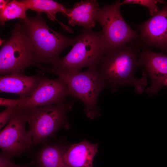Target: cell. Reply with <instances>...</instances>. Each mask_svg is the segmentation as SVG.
Listing matches in <instances>:
<instances>
[{"label": "cell", "instance_id": "obj_10", "mask_svg": "<svg viewBox=\"0 0 167 167\" xmlns=\"http://www.w3.org/2000/svg\"><path fill=\"white\" fill-rule=\"evenodd\" d=\"M164 4L156 14L139 25L137 39L143 45L167 54V2Z\"/></svg>", "mask_w": 167, "mask_h": 167}, {"label": "cell", "instance_id": "obj_21", "mask_svg": "<svg viewBox=\"0 0 167 167\" xmlns=\"http://www.w3.org/2000/svg\"><path fill=\"white\" fill-rule=\"evenodd\" d=\"M15 110L14 106H9L0 113V130L10 121Z\"/></svg>", "mask_w": 167, "mask_h": 167}, {"label": "cell", "instance_id": "obj_16", "mask_svg": "<svg viewBox=\"0 0 167 167\" xmlns=\"http://www.w3.org/2000/svg\"><path fill=\"white\" fill-rule=\"evenodd\" d=\"M27 9L36 11L37 14L45 13L52 21L57 20L56 14L61 13L64 16L67 9L62 4L52 0H22ZM58 21V20H57Z\"/></svg>", "mask_w": 167, "mask_h": 167}, {"label": "cell", "instance_id": "obj_3", "mask_svg": "<svg viewBox=\"0 0 167 167\" xmlns=\"http://www.w3.org/2000/svg\"><path fill=\"white\" fill-rule=\"evenodd\" d=\"M32 41L35 62L41 69V64L51 65L59 58L65 48L73 46L79 38V35L70 38L50 28L41 14L33 17L27 15L20 20Z\"/></svg>", "mask_w": 167, "mask_h": 167}, {"label": "cell", "instance_id": "obj_9", "mask_svg": "<svg viewBox=\"0 0 167 167\" xmlns=\"http://www.w3.org/2000/svg\"><path fill=\"white\" fill-rule=\"evenodd\" d=\"M27 122L22 110H15L9 123L0 133L2 151L13 157L30 152L35 146L25 126Z\"/></svg>", "mask_w": 167, "mask_h": 167}, {"label": "cell", "instance_id": "obj_13", "mask_svg": "<svg viewBox=\"0 0 167 167\" xmlns=\"http://www.w3.org/2000/svg\"><path fill=\"white\" fill-rule=\"evenodd\" d=\"M99 9V3L96 0L82 1L68 8L65 16L68 18L70 25H78L90 29L96 24V17Z\"/></svg>", "mask_w": 167, "mask_h": 167}, {"label": "cell", "instance_id": "obj_18", "mask_svg": "<svg viewBox=\"0 0 167 167\" xmlns=\"http://www.w3.org/2000/svg\"><path fill=\"white\" fill-rule=\"evenodd\" d=\"M165 2L164 0H125L122 2V4H137L144 6L148 8L150 15L152 16L160 10L157 4H164Z\"/></svg>", "mask_w": 167, "mask_h": 167}, {"label": "cell", "instance_id": "obj_8", "mask_svg": "<svg viewBox=\"0 0 167 167\" xmlns=\"http://www.w3.org/2000/svg\"><path fill=\"white\" fill-rule=\"evenodd\" d=\"M68 96L66 85L60 78L51 79L42 75L39 84L32 95L24 99L1 97L0 105L23 109L58 104L66 102Z\"/></svg>", "mask_w": 167, "mask_h": 167}, {"label": "cell", "instance_id": "obj_22", "mask_svg": "<svg viewBox=\"0 0 167 167\" xmlns=\"http://www.w3.org/2000/svg\"><path fill=\"white\" fill-rule=\"evenodd\" d=\"M9 0H0V10L3 8L10 1Z\"/></svg>", "mask_w": 167, "mask_h": 167}, {"label": "cell", "instance_id": "obj_15", "mask_svg": "<svg viewBox=\"0 0 167 167\" xmlns=\"http://www.w3.org/2000/svg\"><path fill=\"white\" fill-rule=\"evenodd\" d=\"M36 153L34 158L35 167H68L64 163L63 157L68 146L59 142H46Z\"/></svg>", "mask_w": 167, "mask_h": 167}, {"label": "cell", "instance_id": "obj_14", "mask_svg": "<svg viewBox=\"0 0 167 167\" xmlns=\"http://www.w3.org/2000/svg\"><path fill=\"white\" fill-rule=\"evenodd\" d=\"M138 64L151 81L167 77L166 54L143 49L139 54Z\"/></svg>", "mask_w": 167, "mask_h": 167}, {"label": "cell", "instance_id": "obj_6", "mask_svg": "<svg viewBox=\"0 0 167 167\" xmlns=\"http://www.w3.org/2000/svg\"><path fill=\"white\" fill-rule=\"evenodd\" d=\"M65 82L68 96L80 100L84 105L86 116L93 119L101 115L97 105L98 96L107 87L95 66L86 71L58 76Z\"/></svg>", "mask_w": 167, "mask_h": 167}, {"label": "cell", "instance_id": "obj_1", "mask_svg": "<svg viewBox=\"0 0 167 167\" xmlns=\"http://www.w3.org/2000/svg\"><path fill=\"white\" fill-rule=\"evenodd\" d=\"M139 50L133 41L104 55L95 66L107 86L113 92L124 86H133L139 94L142 93L147 84V75L144 71L139 79L134 75L139 66Z\"/></svg>", "mask_w": 167, "mask_h": 167}, {"label": "cell", "instance_id": "obj_2", "mask_svg": "<svg viewBox=\"0 0 167 167\" xmlns=\"http://www.w3.org/2000/svg\"><path fill=\"white\" fill-rule=\"evenodd\" d=\"M79 35L78 39L66 56L59 58L50 67H44L42 71L58 76L96 66L107 52L102 30L84 29Z\"/></svg>", "mask_w": 167, "mask_h": 167}, {"label": "cell", "instance_id": "obj_19", "mask_svg": "<svg viewBox=\"0 0 167 167\" xmlns=\"http://www.w3.org/2000/svg\"><path fill=\"white\" fill-rule=\"evenodd\" d=\"M12 158L1 151L0 153V167H35V161L33 159L27 164L20 165L14 163Z\"/></svg>", "mask_w": 167, "mask_h": 167}, {"label": "cell", "instance_id": "obj_4", "mask_svg": "<svg viewBox=\"0 0 167 167\" xmlns=\"http://www.w3.org/2000/svg\"><path fill=\"white\" fill-rule=\"evenodd\" d=\"M77 100L42 107L19 109L29 125L28 131L35 146L54 136L60 129L68 128L67 114Z\"/></svg>", "mask_w": 167, "mask_h": 167}, {"label": "cell", "instance_id": "obj_7", "mask_svg": "<svg viewBox=\"0 0 167 167\" xmlns=\"http://www.w3.org/2000/svg\"><path fill=\"white\" fill-rule=\"evenodd\" d=\"M122 5L119 0L113 4H104L99 8L96 15V21L102 27L106 52L133 41L138 37L137 32L133 30L123 18L120 10Z\"/></svg>", "mask_w": 167, "mask_h": 167}, {"label": "cell", "instance_id": "obj_11", "mask_svg": "<svg viewBox=\"0 0 167 167\" xmlns=\"http://www.w3.org/2000/svg\"><path fill=\"white\" fill-rule=\"evenodd\" d=\"M41 76H28L19 73L1 75L0 92L17 94L19 99L29 97L37 88Z\"/></svg>", "mask_w": 167, "mask_h": 167}, {"label": "cell", "instance_id": "obj_5", "mask_svg": "<svg viewBox=\"0 0 167 167\" xmlns=\"http://www.w3.org/2000/svg\"><path fill=\"white\" fill-rule=\"evenodd\" d=\"M11 34L1 45L0 75L24 74L30 66L38 67L34 60L32 41L20 20L14 25Z\"/></svg>", "mask_w": 167, "mask_h": 167}, {"label": "cell", "instance_id": "obj_17", "mask_svg": "<svg viewBox=\"0 0 167 167\" xmlns=\"http://www.w3.org/2000/svg\"><path fill=\"white\" fill-rule=\"evenodd\" d=\"M27 10L21 0L10 1L2 9L0 10V23L4 26L5 23L9 20L20 19L23 20L26 17Z\"/></svg>", "mask_w": 167, "mask_h": 167}, {"label": "cell", "instance_id": "obj_20", "mask_svg": "<svg viewBox=\"0 0 167 167\" xmlns=\"http://www.w3.org/2000/svg\"><path fill=\"white\" fill-rule=\"evenodd\" d=\"M164 86H167V77L152 80L150 85L145 91L150 95L155 94Z\"/></svg>", "mask_w": 167, "mask_h": 167}, {"label": "cell", "instance_id": "obj_12", "mask_svg": "<svg viewBox=\"0 0 167 167\" xmlns=\"http://www.w3.org/2000/svg\"><path fill=\"white\" fill-rule=\"evenodd\" d=\"M98 144L86 139L69 146L63 157L68 167H93V159L98 152Z\"/></svg>", "mask_w": 167, "mask_h": 167}]
</instances>
